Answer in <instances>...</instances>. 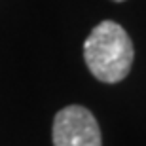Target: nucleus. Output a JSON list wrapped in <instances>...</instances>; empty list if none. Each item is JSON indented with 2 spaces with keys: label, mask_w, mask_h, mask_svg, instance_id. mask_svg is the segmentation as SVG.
Segmentation results:
<instances>
[{
  "label": "nucleus",
  "mask_w": 146,
  "mask_h": 146,
  "mask_svg": "<svg viewBox=\"0 0 146 146\" xmlns=\"http://www.w3.org/2000/svg\"><path fill=\"white\" fill-rule=\"evenodd\" d=\"M112 2H125V0H112Z\"/></svg>",
  "instance_id": "nucleus-3"
},
{
  "label": "nucleus",
  "mask_w": 146,
  "mask_h": 146,
  "mask_svg": "<svg viewBox=\"0 0 146 146\" xmlns=\"http://www.w3.org/2000/svg\"><path fill=\"white\" fill-rule=\"evenodd\" d=\"M53 146H101V129L91 110L70 104L55 114L51 129Z\"/></svg>",
  "instance_id": "nucleus-2"
},
{
  "label": "nucleus",
  "mask_w": 146,
  "mask_h": 146,
  "mask_svg": "<svg viewBox=\"0 0 146 146\" xmlns=\"http://www.w3.org/2000/svg\"><path fill=\"white\" fill-rule=\"evenodd\" d=\"M84 59L95 78L103 84H118L129 74L135 48L125 29L116 21L99 23L84 42Z\"/></svg>",
  "instance_id": "nucleus-1"
}]
</instances>
